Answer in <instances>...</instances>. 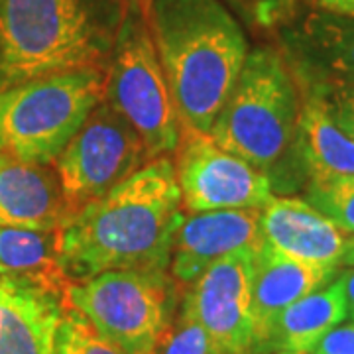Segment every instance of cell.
I'll list each match as a JSON object with an SVG mask.
<instances>
[{"mask_svg": "<svg viewBox=\"0 0 354 354\" xmlns=\"http://www.w3.org/2000/svg\"><path fill=\"white\" fill-rule=\"evenodd\" d=\"M150 14L181 124L209 134L248 57L241 24L218 0H152Z\"/></svg>", "mask_w": 354, "mask_h": 354, "instance_id": "2", "label": "cell"}, {"mask_svg": "<svg viewBox=\"0 0 354 354\" xmlns=\"http://www.w3.org/2000/svg\"><path fill=\"white\" fill-rule=\"evenodd\" d=\"M262 242L268 248L304 264L339 270L346 234L311 203L272 197L260 209Z\"/></svg>", "mask_w": 354, "mask_h": 354, "instance_id": "12", "label": "cell"}, {"mask_svg": "<svg viewBox=\"0 0 354 354\" xmlns=\"http://www.w3.org/2000/svg\"><path fill=\"white\" fill-rule=\"evenodd\" d=\"M258 250H239L211 264L189 283L183 313L195 319L223 354H246L254 344L252 276Z\"/></svg>", "mask_w": 354, "mask_h": 354, "instance_id": "10", "label": "cell"}, {"mask_svg": "<svg viewBox=\"0 0 354 354\" xmlns=\"http://www.w3.org/2000/svg\"><path fill=\"white\" fill-rule=\"evenodd\" d=\"M181 140L174 165L185 211L262 209L274 197L266 171L227 152L209 134L187 130Z\"/></svg>", "mask_w": 354, "mask_h": 354, "instance_id": "9", "label": "cell"}, {"mask_svg": "<svg viewBox=\"0 0 354 354\" xmlns=\"http://www.w3.org/2000/svg\"><path fill=\"white\" fill-rule=\"evenodd\" d=\"M346 319L341 279L313 291L286 307L266 335L256 353H313L317 342Z\"/></svg>", "mask_w": 354, "mask_h": 354, "instance_id": "16", "label": "cell"}, {"mask_svg": "<svg viewBox=\"0 0 354 354\" xmlns=\"http://www.w3.org/2000/svg\"><path fill=\"white\" fill-rule=\"evenodd\" d=\"M71 213L50 164H30L0 150V227L57 230Z\"/></svg>", "mask_w": 354, "mask_h": 354, "instance_id": "13", "label": "cell"}, {"mask_svg": "<svg viewBox=\"0 0 354 354\" xmlns=\"http://www.w3.org/2000/svg\"><path fill=\"white\" fill-rule=\"evenodd\" d=\"M337 276V270L319 268L291 260L268 248L264 242L254 258L252 319L254 344L258 351L276 317L313 291L325 288Z\"/></svg>", "mask_w": 354, "mask_h": 354, "instance_id": "15", "label": "cell"}, {"mask_svg": "<svg viewBox=\"0 0 354 354\" xmlns=\"http://www.w3.org/2000/svg\"><path fill=\"white\" fill-rule=\"evenodd\" d=\"M106 44L87 0H0V77L8 85L101 69Z\"/></svg>", "mask_w": 354, "mask_h": 354, "instance_id": "3", "label": "cell"}, {"mask_svg": "<svg viewBox=\"0 0 354 354\" xmlns=\"http://www.w3.org/2000/svg\"><path fill=\"white\" fill-rule=\"evenodd\" d=\"M59 295L0 274V354H53Z\"/></svg>", "mask_w": 354, "mask_h": 354, "instance_id": "14", "label": "cell"}, {"mask_svg": "<svg viewBox=\"0 0 354 354\" xmlns=\"http://www.w3.org/2000/svg\"><path fill=\"white\" fill-rule=\"evenodd\" d=\"M53 354H127L113 342L106 341L75 309L65 307L57 327Z\"/></svg>", "mask_w": 354, "mask_h": 354, "instance_id": "21", "label": "cell"}, {"mask_svg": "<svg viewBox=\"0 0 354 354\" xmlns=\"http://www.w3.org/2000/svg\"><path fill=\"white\" fill-rule=\"evenodd\" d=\"M309 203L327 215L346 236L354 234V176L327 185H311Z\"/></svg>", "mask_w": 354, "mask_h": 354, "instance_id": "22", "label": "cell"}, {"mask_svg": "<svg viewBox=\"0 0 354 354\" xmlns=\"http://www.w3.org/2000/svg\"><path fill=\"white\" fill-rule=\"evenodd\" d=\"M317 10L354 18V0H315Z\"/></svg>", "mask_w": 354, "mask_h": 354, "instance_id": "26", "label": "cell"}, {"mask_svg": "<svg viewBox=\"0 0 354 354\" xmlns=\"http://www.w3.org/2000/svg\"><path fill=\"white\" fill-rule=\"evenodd\" d=\"M276 354H305V353H291V351H279Z\"/></svg>", "mask_w": 354, "mask_h": 354, "instance_id": "28", "label": "cell"}, {"mask_svg": "<svg viewBox=\"0 0 354 354\" xmlns=\"http://www.w3.org/2000/svg\"><path fill=\"white\" fill-rule=\"evenodd\" d=\"M0 274L64 299L71 279L62 264L57 230L0 227Z\"/></svg>", "mask_w": 354, "mask_h": 354, "instance_id": "18", "label": "cell"}, {"mask_svg": "<svg viewBox=\"0 0 354 354\" xmlns=\"http://www.w3.org/2000/svg\"><path fill=\"white\" fill-rule=\"evenodd\" d=\"M102 97L101 69L12 85L0 93V150L30 164H53Z\"/></svg>", "mask_w": 354, "mask_h": 354, "instance_id": "5", "label": "cell"}, {"mask_svg": "<svg viewBox=\"0 0 354 354\" xmlns=\"http://www.w3.org/2000/svg\"><path fill=\"white\" fill-rule=\"evenodd\" d=\"M146 162L148 152L136 128L109 102H99L53 164L73 211L113 189Z\"/></svg>", "mask_w": 354, "mask_h": 354, "instance_id": "8", "label": "cell"}, {"mask_svg": "<svg viewBox=\"0 0 354 354\" xmlns=\"http://www.w3.org/2000/svg\"><path fill=\"white\" fill-rule=\"evenodd\" d=\"M153 354H223L216 344L211 341V337L205 333L201 325L185 315H181L176 321L169 323V327L162 337Z\"/></svg>", "mask_w": 354, "mask_h": 354, "instance_id": "23", "label": "cell"}, {"mask_svg": "<svg viewBox=\"0 0 354 354\" xmlns=\"http://www.w3.org/2000/svg\"><path fill=\"white\" fill-rule=\"evenodd\" d=\"M64 305L127 354H153L171 323L174 286L165 272L109 270L67 286Z\"/></svg>", "mask_w": 354, "mask_h": 354, "instance_id": "6", "label": "cell"}, {"mask_svg": "<svg viewBox=\"0 0 354 354\" xmlns=\"http://www.w3.org/2000/svg\"><path fill=\"white\" fill-rule=\"evenodd\" d=\"M311 95H315L329 111L333 120L354 138V75H330V73H305Z\"/></svg>", "mask_w": 354, "mask_h": 354, "instance_id": "20", "label": "cell"}, {"mask_svg": "<svg viewBox=\"0 0 354 354\" xmlns=\"http://www.w3.org/2000/svg\"><path fill=\"white\" fill-rule=\"evenodd\" d=\"M311 354H354V323L337 325L317 342Z\"/></svg>", "mask_w": 354, "mask_h": 354, "instance_id": "24", "label": "cell"}, {"mask_svg": "<svg viewBox=\"0 0 354 354\" xmlns=\"http://www.w3.org/2000/svg\"><path fill=\"white\" fill-rule=\"evenodd\" d=\"M299 71L354 75V18L317 10L288 38Z\"/></svg>", "mask_w": 354, "mask_h": 354, "instance_id": "19", "label": "cell"}, {"mask_svg": "<svg viewBox=\"0 0 354 354\" xmlns=\"http://www.w3.org/2000/svg\"><path fill=\"white\" fill-rule=\"evenodd\" d=\"M342 266L354 268V234L346 239V246H344V254H342Z\"/></svg>", "mask_w": 354, "mask_h": 354, "instance_id": "27", "label": "cell"}, {"mask_svg": "<svg viewBox=\"0 0 354 354\" xmlns=\"http://www.w3.org/2000/svg\"><path fill=\"white\" fill-rule=\"evenodd\" d=\"M295 142L311 185H327L354 176V138L333 120L323 102L311 93L301 101Z\"/></svg>", "mask_w": 354, "mask_h": 354, "instance_id": "17", "label": "cell"}, {"mask_svg": "<svg viewBox=\"0 0 354 354\" xmlns=\"http://www.w3.org/2000/svg\"><path fill=\"white\" fill-rule=\"evenodd\" d=\"M104 93L106 102L142 136L148 160L179 148L183 124L152 34L138 18H128L120 30Z\"/></svg>", "mask_w": 354, "mask_h": 354, "instance_id": "7", "label": "cell"}, {"mask_svg": "<svg viewBox=\"0 0 354 354\" xmlns=\"http://www.w3.org/2000/svg\"><path fill=\"white\" fill-rule=\"evenodd\" d=\"M260 209H221L185 216L171 244L169 268L177 281L193 283L211 264L239 250H260Z\"/></svg>", "mask_w": 354, "mask_h": 354, "instance_id": "11", "label": "cell"}, {"mask_svg": "<svg viewBox=\"0 0 354 354\" xmlns=\"http://www.w3.org/2000/svg\"><path fill=\"white\" fill-rule=\"evenodd\" d=\"M183 218L176 165L153 158L65 216L57 228L62 264L71 281L109 270L165 272Z\"/></svg>", "mask_w": 354, "mask_h": 354, "instance_id": "1", "label": "cell"}, {"mask_svg": "<svg viewBox=\"0 0 354 354\" xmlns=\"http://www.w3.org/2000/svg\"><path fill=\"white\" fill-rule=\"evenodd\" d=\"M301 99L288 62L272 48L248 51L241 75L209 136L227 152L268 171L295 142Z\"/></svg>", "mask_w": 354, "mask_h": 354, "instance_id": "4", "label": "cell"}, {"mask_svg": "<svg viewBox=\"0 0 354 354\" xmlns=\"http://www.w3.org/2000/svg\"><path fill=\"white\" fill-rule=\"evenodd\" d=\"M339 279L342 283V293H344V305H346V319L354 323V268L344 270L339 274Z\"/></svg>", "mask_w": 354, "mask_h": 354, "instance_id": "25", "label": "cell"}]
</instances>
